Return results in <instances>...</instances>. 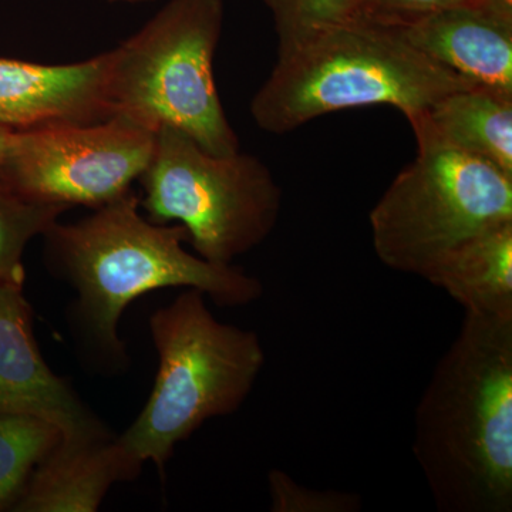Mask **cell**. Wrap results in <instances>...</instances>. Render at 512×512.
<instances>
[{
    "label": "cell",
    "instance_id": "6da1fadb",
    "mask_svg": "<svg viewBox=\"0 0 512 512\" xmlns=\"http://www.w3.org/2000/svg\"><path fill=\"white\" fill-rule=\"evenodd\" d=\"M134 190L72 224L43 235L47 266L76 289L72 323L84 352L106 372L127 369L120 319L127 306L165 288H194L225 308L254 303L264 293L255 276L190 254L187 229L156 224L140 212Z\"/></svg>",
    "mask_w": 512,
    "mask_h": 512
},
{
    "label": "cell",
    "instance_id": "7a4b0ae2",
    "mask_svg": "<svg viewBox=\"0 0 512 512\" xmlns=\"http://www.w3.org/2000/svg\"><path fill=\"white\" fill-rule=\"evenodd\" d=\"M413 454L437 510L512 511V318L466 313L417 404Z\"/></svg>",
    "mask_w": 512,
    "mask_h": 512
},
{
    "label": "cell",
    "instance_id": "3957f363",
    "mask_svg": "<svg viewBox=\"0 0 512 512\" xmlns=\"http://www.w3.org/2000/svg\"><path fill=\"white\" fill-rule=\"evenodd\" d=\"M473 86L424 56L392 26L356 18L278 56L251 101V114L256 126L272 134L359 107H396L410 119Z\"/></svg>",
    "mask_w": 512,
    "mask_h": 512
},
{
    "label": "cell",
    "instance_id": "277c9868",
    "mask_svg": "<svg viewBox=\"0 0 512 512\" xmlns=\"http://www.w3.org/2000/svg\"><path fill=\"white\" fill-rule=\"evenodd\" d=\"M148 326L158 355L156 382L144 409L117 440L143 466L153 461L164 477L177 444L205 421L244 406L266 356L255 332L220 322L198 289L178 293L150 316Z\"/></svg>",
    "mask_w": 512,
    "mask_h": 512
},
{
    "label": "cell",
    "instance_id": "5b68a950",
    "mask_svg": "<svg viewBox=\"0 0 512 512\" xmlns=\"http://www.w3.org/2000/svg\"><path fill=\"white\" fill-rule=\"evenodd\" d=\"M222 0H170L136 35L110 50L111 117L157 133L170 127L215 156L238 153L214 79Z\"/></svg>",
    "mask_w": 512,
    "mask_h": 512
},
{
    "label": "cell",
    "instance_id": "8992f818",
    "mask_svg": "<svg viewBox=\"0 0 512 512\" xmlns=\"http://www.w3.org/2000/svg\"><path fill=\"white\" fill-rule=\"evenodd\" d=\"M137 183L140 205L156 224H180L198 256L234 265L274 231L281 185L252 154L215 156L175 128L156 133L153 157Z\"/></svg>",
    "mask_w": 512,
    "mask_h": 512
},
{
    "label": "cell",
    "instance_id": "52a82bcc",
    "mask_svg": "<svg viewBox=\"0 0 512 512\" xmlns=\"http://www.w3.org/2000/svg\"><path fill=\"white\" fill-rule=\"evenodd\" d=\"M369 214L373 249L393 271L426 278L457 245L512 220V178L429 138Z\"/></svg>",
    "mask_w": 512,
    "mask_h": 512
},
{
    "label": "cell",
    "instance_id": "ba28073f",
    "mask_svg": "<svg viewBox=\"0 0 512 512\" xmlns=\"http://www.w3.org/2000/svg\"><path fill=\"white\" fill-rule=\"evenodd\" d=\"M154 147V131L119 116L15 131L0 181L29 200L96 210L133 190Z\"/></svg>",
    "mask_w": 512,
    "mask_h": 512
},
{
    "label": "cell",
    "instance_id": "9c48e42d",
    "mask_svg": "<svg viewBox=\"0 0 512 512\" xmlns=\"http://www.w3.org/2000/svg\"><path fill=\"white\" fill-rule=\"evenodd\" d=\"M23 289L25 281H0V414L52 424L60 451L106 443L110 431L43 359Z\"/></svg>",
    "mask_w": 512,
    "mask_h": 512
},
{
    "label": "cell",
    "instance_id": "30bf717a",
    "mask_svg": "<svg viewBox=\"0 0 512 512\" xmlns=\"http://www.w3.org/2000/svg\"><path fill=\"white\" fill-rule=\"evenodd\" d=\"M110 50L69 64L0 57V127L10 131L111 119Z\"/></svg>",
    "mask_w": 512,
    "mask_h": 512
},
{
    "label": "cell",
    "instance_id": "8fae6325",
    "mask_svg": "<svg viewBox=\"0 0 512 512\" xmlns=\"http://www.w3.org/2000/svg\"><path fill=\"white\" fill-rule=\"evenodd\" d=\"M392 28L468 82L512 96V10L456 6Z\"/></svg>",
    "mask_w": 512,
    "mask_h": 512
},
{
    "label": "cell",
    "instance_id": "7c38bea8",
    "mask_svg": "<svg viewBox=\"0 0 512 512\" xmlns=\"http://www.w3.org/2000/svg\"><path fill=\"white\" fill-rule=\"evenodd\" d=\"M143 464L111 439L77 451L56 450L36 468L13 510L96 512L117 483L136 480Z\"/></svg>",
    "mask_w": 512,
    "mask_h": 512
},
{
    "label": "cell",
    "instance_id": "4fadbf2b",
    "mask_svg": "<svg viewBox=\"0 0 512 512\" xmlns=\"http://www.w3.org/2000/svg\"><path fill=\"white\" fill-rule=\"evenodd\" d=\"M407 120L414 137L480 158L512 178V96L468 87Z\"/></svg>",
    "mask_w": 512,
    "mask_h": 512
},
{
    "label": "cell",
    "instance_id": "5bb4252c",
    "mask_svg": "<svg viewBox=\"0 0 512 512\" xmlns=\"http://www.w3.org/2000/svg\"><path fill=\"white\" fill-rule=\"evenodd\" d=\"M424 279L466 313L512 318V220L461 242Z\"/></svg>",
    "mask_w": 512,
    "mask_h": 512
},
{
    "label": "cell",
    "instance_id": "9a60e30c",
    "mask_svg": "<svg viewBox=\"0 0 512 512\" xmlns=\"http://www.w3.org/2000/svg\"><path fill=\"white\" fill-rule=\"evenodd\" d=\"M62 436L46 421L0 414V510L18 503L30 477Z\"/></svg>",
    "mask_w": 512,
    "mask_h": 512
},
{
    "label": "cell",
    "instance_id": "2e32d148",
    "mask_svg": "<svg viewBox=\"0 0 512 512\" xmlns=\"http://www.w3.org/2000/svg\"><path fill=\"white\" fill-rule=\"evenodd\" d=\"M70 208L29 200L0 181V281H25L23 254Z\"/></svg>",
    "mask_w": 512,
    "mask_h": 512
},
{
    "label": "cell",
    "instance_id": "e0dca14e",
    "mask_svg": "<svg viewBox=\"0 0 512 512\" xmlns=\"http://www.w3.org/2000/svg\"><path fill=\"white\" fill-rule=\"evenodd\" d=\"M274 18L278 56L359 16L360 0H264Z\"/></svg>",
    "mask_w": 512,
    "mask_h": 512
},
{
    "label": "cell",
    "instance_id": "ac0fdd59",
    "mask_svg": "<svg viewBox=\"0 0 512 512\" xmlns=\"http://www.w3.org/2000/svg\"><path fill=\"white\" fill-rule=\"evenodd\" d=\"M272 512H357L362 497L339 490H316L299 484L282 470L268 473Z\"/></svg>",
    "mask_w": 512,
    "mask_h": 512
},
{
    "label": "cell",
    "instance_id": "d6986e66",
    "mask_svg": "<svg viewBox=\"0 0 512 512\" xmlns=\"http://www.w3.org/2000/svg\"><path fill=\"white\" fill-rule=\"evenodd\" d=\"M466 5H491L512 10V0H360L357 18L397 26L439 10Z\"/></svg>",
    "mask_w": 512,
    "mask_h": 512
},
{
    "label": "cell",
    "instance_id": "ffe728a7",
    "mask_svg": "<svg viewBox=\"0 0 512 512\" xmlns=\"http://www.w3.org/2000/svg\"><path fill=\"white\" fill-rule=\"evenodd\" d=\"M13 134H15V131H10L8 128L0 127V163H2L6 151H8V147L10 141H12Z\"/></svg>",
    "mask_w": 512,
    "mask_h": 512
},
{
    "label": "cell",
    "instance_id": "44dd1931",
    "mask_svg": "<svg viewBox=\"0 0 512 512\" xmlns=\"http://www.w3.org/2000/svg\"><path fill=\"white\" fill-rule=\"evenodd\" d=\"M116 2H130V3H137V2H148V0H116Z\"/></svg>",
    "mask_w": 512,
    "mask_h": 512
}]
</instances>
